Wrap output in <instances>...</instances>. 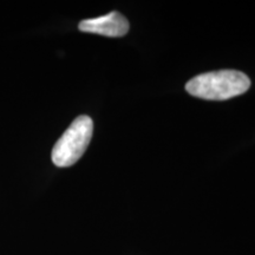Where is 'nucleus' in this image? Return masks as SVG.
<instances>
[{
	"label": "nucleus",
	"mask_w": 255,
	"mask_h": 255,
	"mask_svg": "<svg viewBox=\"0 0 255 255\" xmlns=\"http://www.w3.org/2000/svg\"><path fill=\"white\" fill-rule=\"evenodd\" d=\"M250 88V77L237 70L202 73L191 78L186 84L188 94L206 101L231 100L245 94Z\"/></svg>",
	"instance_id": "f257e3e1"
},
{
	"label": "nucleus",
	"mask_w": 255,
	"mask_h": 255,
	"mask_svg": "<svg viewBox=\"0 0 255 255\" xmlns=\"http://www.w3.org/2000/svg\"><path fill=\"white\" fill-rule=\"evenodd\" d=\"M129 21L120 12H111L94 19H85L78 25V28L88 33L101 34L105 37H123L129 31Z\"/></svg>",
	"instance_id": "7ed1b4c3"
},
{
	"label": "nucleus",
	"mask_w": 255,
	"mask_h": 255,
	"mask_svg": "<svg viewBox=\"0 0 255 255\" xmlns=\"http://www.w3.org/2000/svg\"><path fill=\"white\" fill-rule=\"evenodd\" d=\"M94 122L89 116H78L52 149V162L57 167H71L82 157L90 144Z\"/></svg>",
	"instance_id": "f03ea898"
}]
</instances>
